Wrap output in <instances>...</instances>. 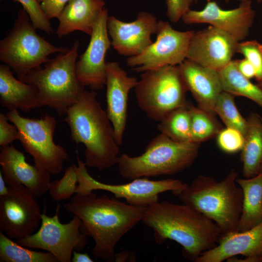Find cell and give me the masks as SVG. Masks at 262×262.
<instances>
[{
    "label": "cell",
    "instance_id": "29",
    "mask_svg": "<svg viewBox=\"0 0 262 262\" xmlns=\"http://www.w3.org/2000/svg\"><path fill=\"white\" fill-rule=\"evenodd\" d=\"M192 142L199 144L217 136L223 129L215 115L189 103Z\"/></svg>",
    "mask_w": 262,
    "mask_h": 262
},
{
    "label": "cell",
    "instance_id": "12",
    "mask_svg": "<svg viewBox=\"0 0 262 262\" xmlns=\"http://www.w3.org/2000/svg\"><path fill=\"white\" fill-rule=\"evenodd\" d=\"M195 31H179L167 21H158L156 39L141 53L128 57L127 65L137 72L178 66L186 59Z\"/></svg>",
    "mask_w": 262,
    "mask_h": 262
},
{
    "label": "cell",
    "instance_id": "44",
    "mask_svg": "<svg viewBox=\"0 0 262 262\" xmlns=\"http://www.w3.org/2000/svg\"><path fill=\"white\" fill-rule=\"evenodd\" d=\"M261 172H262V163L261 164L260 167V172L259 173H261Z\"/></svg>",
    "mask_w": 262,
    "mask_h": 262
},
{
    "label": "cell",
    "instance_id": "46",
    "mask_svg": "<svg viewBox=\"0 0 262 262\" xmlns=\"http://www.w3.org/2000/svg\"><path fill=\"white\" fill-rule=\"evenodd\" d=\"M198 0H195L194 1H195V2H197Z\"/></svg>",
    "mask_w": 262,
    "mask_h": 262
},
{
    "label": "cell",
    "instance_id": "28",
    "mask_svg": "<svg viewBox=\"0 0 262 262\" xmlns=\"http://www.w3.org/2000/svg\"><path fill=\"white\" fill-rule=\"evenodd\" d=\"M28 248L12 241L0 231V262H58L49 252H38Z\"/></svg>",
    "mask_w": 262,
    "mask_h": 262
},
{
    "label": "cell",
    "instance_id": "31",
    "mask_svg": "<svg viewBox=\"0 0 262 262\" xmlns=\"http://www.w3.org/2000/svg\"><path fill=\"white\" fill-rule=\"evenodd\" d=\"M78 183L75 165L68 167L63 177L59 180L50 182L49 192L54 200H66L71 198L76 190Z\"/></svg>",
    "mask_w": 262,
    "mask_h": 262
},
{
    "label": "cell",
    "instance_id": "24",
    "mask_svg": "<svg viewBox=\"0 0 262 262\" xmlns=\"http://www.w3.org/2000/svg\"><path fill=\"white\" fill-rule=\"evenodd\" d=\"M243 193L238 231H244L262 222V172L250 178H237Z\"/></svg>",
    "mask_w": 262,
    "mask_h": 262
},
{
    "label": "cell",
    "instance_id": "6",
    "mask_svg": "<svg viewBox=\"0 0 262 262\" xmlns=\"http://www.w3.org/2000/svg\"><path fill=\"white\" fill-rule=\"evenodd\" d=\"M200 144L174 141L160 133L138 156L120 155L117 165L122 177L139 178L174 175L191 167L198 155Z\"/></svg>",
    "mask_w": 262,
    "mask_h": 262
},
{
    "label": "cell",
    "instance_id": "33",
    "mask_svg": "<svg viewBox=\"0 0 262 262\" xmlns=\"http://www.w3.org/2000/svg\"><path fill=\"white\" fill-rule=\"evenodd\" d=\"M19 3L30 17L33 26L48 34L53 33L49 20L45 16L36 0H13Z\"/></svg>",
    "mask_w": 262,
    "mask_h": 262
},
{
    "label": "cell",
    "instance_id": "10",
    "mask_svg": "<svg viewBox=\"0 0 262 262\" xmlns=\"http://www.w3.org/2000/svg\"><path fill=\"white\" fill-rule=\"evenodd\" d=\"M78 165H75L78 184L75 194H83L94 190H103L113 194L117 198H123L130 204L147 207L159 201V195L171 191L178 196L187 187L182 181L174 179L158 180L147 178H139L123 184H110L99 181L88 173L87 166L77 157Z\"/></svg>",
    "mask_w": 262,
    "mask_h": 262
},
{
    "label": "cell",
    "instance_id": "3",
    "mask_svg": "<svg viewBox=\"0 0 262 262\" xmlns=\"http://www.w3.org/2000/svg\"><path fill=\"white\" fill-rule=\"evenodd\" d=\"M64 121L69 126L72 140L84 145L85 164L99 170L117 164L120 156L113 125L94 90H84L68 109Z\"/></svg>",
    "mask_w": 262,
    "mask_h": 262
},
{
    "label": "cell",
    "instance_id": "9",
    "mask_svg": "<svg viewBox=\"0 0 262 262\" xmlns=\"http://www.w3.org/2000/svg\"><path fill=\"white\" fill-rule=\"evenodd\" d=\"M6 115L17 129L18 140L33 157L34 164L51 174L60 173L69 158L66 149L54 142L55 118L47 114L40 119L24 117L17 110L9 111Z\"/></svg>",
    "mask_w": 262,
    "mask_h": 262
},
{
    "label": "cell",
    "instance_id": "22",
    "mask_svg": "<svg viewBox=\"0 0 262 262\" xmlns=\"http://www.w3.org/2000/svg\"><path fill=\"white\" fill-rule=\"evenodd\" d=\"M104 7V0H69L57 18V35L61 38L79 31L90 36Z\"/></svg>",
    "mask_w": 262,
    "mask_h": 262
},
{
    "label": "cell",
    "instance_id": "40",
    "mask_svg": "<svg viewBox=\"0 0 262 262\" xmlns=\"http://www.w3.org/2000/svg\"><path fill=\"white\" fill-rule=\"evenodd\" d=\"M6 183L4 179L1 171H0V196H5L8 193L9 187L6 186Z\"/></svg>",
    "mask_w": 262,
    "mask_h": 262
},
{
    "label": "cell",
    "instance_id": "45",
    "mask_svg": "<svg viewBox=\"0 0 262 262\" xmlns=\"http://www.w3.org/2000/svg\"><path fill=\"white\" fill-rule=\"evenodd\" d=\"M256 0L258 3H259L262 2V0Z\"/></svg>",
    "mask_w": 262,
    "mask_h": 262
},
{
    "label": "cell",
    "instance_id": "20",
    "mask_svg": "<svg viewBox=\"0 0 262 262\" xmlns=\"http://www.w3.org/2000/svg\"><path fill=\"white\" fill-rule=\"evenodd\" d=\"M0 164L9 186L23 185L36 198L49 191L51 174L35 164H29L24 154L13 145L1 147Z\"/></svg>",
    "mask_w": 262,
    "mask_h": 262
},
{
    "label": "cell",
    "instance_id": "2",
    "mask_svg": "<svg viewBox=\"0 0 262 262\" xmlns=\"http://www.w3.org/2000/svg\"><path fill=\"white\" fill-rule=\"evenodd\" d=\"M142 221L153 230L157 243L174 241L182 247L183 257L194 262L214 247L222 236L217 224L202 213L167 200L145 207Z\"/></svg>",
    "mask_w": 262,
    "mask_h": 262
},
{
    "label": "cell",
    "instance_id": "16",
    "mask_svg": "<svg viewBox=\"0 0 262 262\" xmlns=\"http://www.w3.org/2000/svg\"><path fill=\"white\" fill-rule=\"evenodd\" d=\"M158 23L156 17L146 11L140 12L131 22L108 16L107 27L111 46L120 55H138L153 43L151 35L156 34Z\"/></svg>",
    "mask_w": 262,
    "mask_h": 262
},
{
    "label": "cell",
    "instance_id": "43",
    "mask_svg": "<svg viewBox=\"0 0 262 262\" xmlns=\"http://www.w3.org/2000/svg\"><path fill=\"white\" fill-rule=\"evenodd\" d=\"M257 85L262 89V81L258 82Z\"/></svg>",
    "mask_w": 262,
    "mask_h": 262
},
{
    "label": "cell",
    "instance_id": "25",
    "mask_svg": "<svg viewBox=\"0 0 262 262\" xmlns=\"http://www.w3.org/2000/svg\"><path fill=\"white\" fill-rule=\"evenodd\" d=\"M247 128L241 150V161L245 178L258 175L262 162V117L251 112L247 119Z\"/></svg>",
    "mask_w": 262,
    "mask_h": 262
},
{
    "label": "cell",
    "instance_id": "21",
    "mask_svg": "<svg viewBox=\"0 0 262 262\" xmlns=\"http://www.w3.org/2000/svg\"><path fill=\"white\" fill-rule=\"evenodd\" d=\"M185 86L200 108L216 115L214 107L223 91L218 71L186 59L179 65Z\"/></svg>",
    "mask_w": 262,
    "mask_h": 262
},
{
    "label": "cell",
    "instance_id": "41",
    "mask_svg": "<svg viewBox=\"0 0 262 262\" xmlns=\"http://www.w3.org/2000/svg\"><path fill=\"white\" fill-rule=\"evenodd\" d=\"M130 257V252L127 251H122L115 254V262H125L129 260Z\"/></svg>",
    "mask_w": 262,
    "mask_h": 262
},
{
    "label": "cell",
    "instance_id": "15",
    "mask_svg": "<svg viewBox=\"0 0 262 262\" xmlns=\"http://www.w3.org/2000/svg\"><path fill=\"white\" fill-rule=\"evenodd\" d=\"M251 1L241 2L237 8L225 10L214 1L207 0L201 10L190 9L181 17L186 24L208 23L221 30L235 38L238 42L248 36L255 13Z\"/></svg>",
    "mask_w": 262,
    "mask_h": 262
},
{
    "label": "cell",
    "instance_id": "42",
    "mask_svg": "<svg viewBox=\"0 0 262 262\" xmlns=\"http://www.w3.org/2000/svg\"><path fill=\"white\" fill-rule=\"evenodd\" d=\"M224 0L226 2H229V1H231V0L239 1L240 2H243V1H244L246 0Z\"/></svg>",
    "mask_w": 262,
    "mask_h": 262
},
{
    "label": "cell",
    "instance_id": "4",
    "mask_svg": "<svg viewBox=\"0 0 262 262\" xmlns=\"http://www.w3.org/2000/svg\"><path fill=\"white\" fill-rule=\"evenodd\" d=\"M232 169L221 181L200 175L178 196L180 200L215 222L222 235L238 231L243 193Z\"/></svg>",
    "mask_w": 262,
    "mask_h": 262
},
{
    "label": "cell",
    "instance_id": "32",
    "mask_svg": "<svg viewBox=\"0 0 262 262\" xmlns=\"http://www.w3.org/2000/svg\"><path fill=\"white\" fill-rule=\"evenodd\" d=\"M236 52L243 55L254 66L258 82L262 81V44L256 40L238 43Z\"/></svg>",
    "mask_w": 262,
    "mask_h": 262
},
{
    "label": "cell",
    "instance_id": "35",
    "mask_svg": "<svg viewBox=\"0 0 262 262\" xmlns=\"http://www.w3.org/2000/svg\"><path fill=\"white\" fill-rule=\"evenodd\" d=\"M194 0H165L166 16L171 22H178L190 10Z\"/></svg>",
    "mask_w": 262,
    "mask_h": 262
},
{
    "label": "cell",
    "instance_id": "17",
    "mask_svg": "<svg viewBox=\"0 0 262 262\" xmlns=\"http://www.w3.org/2000/svg\"><path fill=\"white\" fill-rule=\"evenodd\" d=\"M238 43L227 33L209 26L195 32L189 44L186 59L219 71L232 60Z\"/></svg>",
    "mask_w": 262,
    "mask_h": 262
},
{
    "label": "cell",
    "instance_id": "11",
    "mask_svg": "<svg viewBox=\"0 0 262 262\" xmlns=\"http://www.w3.org/2000/svg\"><path fill=\"white\" fill-rule=\"evenodd\" d=\"M60 205L54 216L41 215V226L35 233L17 239L19 245L30 248H38L52 254L58 262H70L74 250L81 251L88 242V236L81 230L82 221L77 216L63 224L59 219Z\"/></svg>",
    "mask_w": 262,
    "mask_h": 262
},
{
    "label": "cell",
    "instance_id": "37",
    "mask_svg": "<svg viewBox=\"0 0 262 262\" xmlns=\"http://www.w3.org/2000/svg\"><path fill=\"white\" fill-rule=\"evenodd\" d=\"M46 17L58 18L69 0H36Z\"/></svg>",
    "mask_w": 262,
    "mask_h": 262
},
{
    "label": "cell",
    "instance_id": "39",
    "mask_svg": "<svg viewBox=\"0 0 262 262\" xmlns=\"http://www.w3.org/2000/svg\"><path fill=\"white\" fill-rule=\"evenodd\" d=\"M72 262H93L94 261L87 253H82L74 250L71 259Z\"/></svg>",
    "mask_w": 262,
    "mask_h": 262
},
{
    "label": "cell",
    "instance_id": "23",
    "mask_svg": "<svg viewBox=\"0 0 262 262\" xmlns=\"http://www.w3.org/2000/svg\"><path fill=\"white\" fill-rule=\"evenodd\" d=\"M11 68L0 65V102L9 111L20 109L30 112L40 107L37 87L16 79Z\"/></svg>",
    "mask_w": 262,
    "mask_h": 262
},
{
    "label": "cell",
    "instance_id": "30",
    "mask_svg": "<svg viewBox=\"0 0 262 262\" xmlns=\"http://www.w3.org/2000/svg\"><path fill=\"white\" fill-rule=\"evenodd\" d=\"M234 95L222 91L214 107V112L218 115L226 127L240 131L245 136L247 128V119L238 111L234 101Z\"/></svg>",
    "mask_w": 262,
    "mask_h": 262
},
{
    "label": "cell",
    "instance_id": "27",
    "mask_svg": "<svg viewBox=\"0 0 262 262\" xmlns=\"http://www.w3.org/2000/svg\"><path fill=\"white\" fill-rule=\"evenodd\" d=\"M189 103L174 110L159 122L157 129L160 133L176 142H192Z\"/></svg>",
    "mask_w": 262,
    "mask_h": 262
},
{
    "label": "cell",
    "instance_id": "19",
    "mask_svg": "<svg viewBox=\"0 0 262 262\" xmlns=\"http://www.w3.org/2000/svg\"><path fill=\"white\" fill-rule=\"evenodd\" d=\"M138 81L136 77L129 76L117 62H106V111L119 146L123 143L126 126L129 94Z\"/></svg>",
    "mask_w": 262,
    "mask_h": 262
},
{
    "label": "cell",
    "instance_id": "34",
    "mask_svg": "<svg viewBox=\"0 0 262 262\" xmlns=\"http://www.w3.org/2000/svg\"><path fill=\"white\" fill-rule=\"evenodd\" d=\"M217 142L222 150L226 153H233L242 150L245 136L239 131L226 127L217 135Z\"/></svg>",
    "mask_w": 262,
    "mask_h": 262
},
{
    "label": "cell",
    "instance_id": "36",
    "mask_svg": "<svg viewBox=\"0 0 262 262\" xmlns=\"http://www.w3.org/2000/svg\"><path fill=\"white\" fill-rule=\"evenodd\" d=\"M6 115L0 114V146L9 145L16 140H18L19 132L16 127L9 124Z\"/></svg>",
    "mask_w": 262,
    "mask_h": 262
},
{
    "label": "cell",
    "instance_id": "14",
    "mask_svg": "<svg viewBox=\"0 0 262 262\" xmlns=\"http://www.w3.org/2000/svg\"><path fill=\"white\" fill-rule=\"evenodd\" d=\"M108 10L104 7L93 28L89 43L75 65L80 82L92 90L102 89L106 81L105 55L111 46L107 27Z\"/></svg>",
    "mask_w": 262,
    "mask_h": 262
},
{
    "label": "cell",
    "instance_id": "13",
    "mask_svg": "<svg viewBox=\"0 0 262 262\" xmlns=\"http://www.w3.org/2000/svg\"><path fill=\"white\" fill-rule=\"evenodd\" d=\"M36 198L23 185L9 186L0 196V231L16 240L34 233L42 215Z\"/></svg>",
    "mask_w": 262,
    "mask_h": 262
},
{
    "label": "cell",
    "instance_id": "7",
    "mask_svg": "<svg viewBox=\"0 0 262 262\" xmlns=\"http://www.w3.org/2000/svg\"><path fill=\"white\" fill-rule=\"evenodd\" d=\"M36 29L22 8L18 11L12 30L0 41V61L19 80L46 63L50 55L69 49L51 44L38 35Z\"/></svg>",
    "mask_w": 262,
    "mask_h": 262
},
{
    "label": "cell",
    "instance_id": "18",
    "mask_svg": "<svg viewBox=\"0 0 262 262\" xmlns=\"http://www.w3.org/2000/svg\"><path fill=\"white\" fill-rule=\"evenodd\" d=\"M262 262V222L244 231L223 235L213 248L203 252L196 262Z\"/></svg>",
    "mask_w": 262,
    "mask_h": 262
},
{
    "label": "cell",
    "instance_id": "1",
    "mask_svg": "<svg viewBox=\"0 0 262 262\" xmlns=\"http://www.w3.org/2000/svg\"><path fill=\"white\" fill-rule=\"evenodd\" d=\"M64 207L81 219L82 232L93 239L94 257L108 262L115 261L120 240L142 221L145 208L106 195L98 196L93 191L75 194Z\"/></svg>",
    "mask_w": 262,
    "mask_h": 262
},
{
    "label": "cell",
    "instance_id": "26",
    "mask_svg": "<svg viewBox=\"0 0 262 262\" xmlns=\"http://www.w3.org/2000/svg\"><path fill=\"white\" fill-rule=\"evenodd\" d=\"M223 91L246 97L262 107V89L251 82L238 70L237 60L218 71Z\"/></svg>",
    "mask_w": 262,
    "mask_h": 262
},
{
    "label": "cell",
    "instance_id": "5",
    "mask_svg": "<svg viewBox=\"0 0 262 262\" xmlns=\"http://www.w3.org/2000/svg\"><path fill=\"white\" fill-rule=\"evenodd\" d=\"M79 47V41H75L70 49L50 59L44 68L34 69L20 79L37 87L40 107L54 109L59 116L66 115L84 90L75 71Z\"/></svg>",
    "mask_w": 262,
    "mask_h": 262
},
{
    "label": "cell",
    "instance_id": "8",
    "mask_svg": "<svg viewBox=\"0 0 262 262\" xmlns=\"http://www.w3.org/2000/svg\"><path fill=\"white\" fill-rule=\"evenodd\" d=\"M134 89L138 106L149 119L156 121H161L172 111L189 103L179 65L142 72Z\"/></svg>",
    "mask_w": 262,
    "mask_h": 262
},
{
    "label": "cell",
    "instance_id": "38",
    "mask_svg": "<svg viewBox=\"0 0 262 262\" xmlns=\"http://www.w3.org/2000/svg\"><path fill=\"white\" fill-rule=\"evenodd\" d=\"M238 70L246 78L250 79L255 77L256 71L253 65L246 58L237 60Z\"/></svg>",
    "mask_w": 262,
    "mask_h": 262
}]
</instances>
